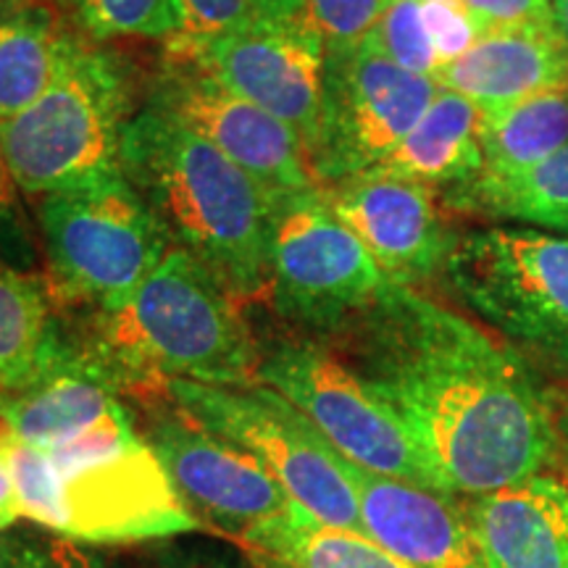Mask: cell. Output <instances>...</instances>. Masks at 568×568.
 I'll list each match as a JSON object with an SVG mask.
<instances>
[{
	"label": "cell",
	"mask_w": 568,
	"mask_h": 568,
	"mask_svg": "<svg viewBox=\"0 0 568 568\" xmlns=\"http://www.w3.org/2000/svg\"><path fill=\"white\" fill-rule=\"evenodd\" d=\"M332 339L403 418L447 495H487L552 466L545 389L471 316L389 284Z\"/></svg>",
	"instance_id": "obj_1"
},
{
	"label": "cell",
	"mask_w": 568,
	"mask_h": 568,
	"mask_svg": "<svg viewBox=\"0 0 568 568\" xmlns=\"http://www.w3.org/2000/svg\"><path fill=\"white\" fill-rule=\"evenodd\" d=\"M119 166L169 243L240 305L266 301L272 201L237 163L145 101L126 124Z\"/></svg>",
	"instance_id": "obj_2"
},
{
	"label": "cell",
	"mask_w": 568,
	"mask_h": 568,
	"mask_svg": "<svg viewBox=\"0 0 568 568\" xmlns=\"http://www.w3.org/2000/svg\"><path fill=\"white\" fill-rule=\"evenodd\" d=\"M243 305L180 247L122 301L90 308L80 337L122 395H163L166 382L261 385V343Z\"/></svg>",
	"instance_id": "obj_3"
},
{
	"label": "cell",
	"mask_w": 568,
	"mask_h": 568,
	"mask_svg": "<svg viewBox=\"0 0 568 568\" xmlns=\"http://www.w3.org/2000/svg\"><path fill=\"white\" fill-rule=\"evenodd\" d=\"M9 447L21 518L42 531L80 545H130L203 529L145 437L74 466H55L45 450L17 437Z\"/></svg>",
	"instance_id": "obj_4"
},
{
	"label": "cell",
	"mask_w": 568,
	"mask_h": 568,
	"mask_svg": "<svg viewBox=\"0 0 568 568\" xmlns=\"http://www.w3.org/2000/svg\"><path fill=\"white\" fill-rule=\"evenodd\" d=\"M34 213L45 276L61 305L122 301L172 247L122 166L38 197Z\"/></svg>",
	"instance_id": "obj_5"
},
{
	"label": "cell",
	"mask_w": 568,
	"mask_h": 568,
	"mask_svg": "<svg viewBox=\"0 0 568 568\" xmlns=\"http://www.w3.org/2000/svg\"><path fill=\"white\" fill-rule=\"evenodd\" d=\"M134 111L130 71L111 53L80 40L53 88L0 124V148L21 195L38 201L119 169Z\"/></svg>",
	"instance_id": "obj_6"
},
{
	"label": "cell",
	"mask_w": 568,
	"mask_h": 568,
	"mask_svg": "<svg viewBox=\"0 0 568 568\" xmlns=\"http://www.w3.org/2000/svg\"><path fill=\"white\" fill-rule=\"evenodd\" d=\"M163 395L190 422L251 453L290 500L316 521L364 531L351 464L272 387H213L176 379L166 382Z\"/></svg>",
	"instance_id": "obj_7"
},
{
	"label": "cell",
	"mask_w": 568,
	"mask_h": 568,
	"mask_svg": "<svg viewBox=\"0 0 568 568\" xmlns=\"http://www.w3.org/2000/svg\"><path fill=\"white\" fill-rule=\"evenodd\" d=\"M258 382L293 403L351 464L445 493L395 408L322 339L287 337L261 345Z\"/></svg>",
	"instance_id": "obj_8"
},
{
	"label": "cell",
	"mask_w": 568,
	"mask_h": 568,
	"mask_svg": "<svg viewBox=\"0 0 568 568\" xmlns=\"http://www.w3.org/2000/svg\"><path fill=\"white\" fill-rule=\"evenodd\" d=\"M389 284L322 187L274 197L268 301L284 322L332 339L364 316Z\"/></svg>",
	"instance_id": "obj_9"
},
{
	"label": "cell",
	"mask_w": 568,
	"mask_h": 568,
	"mask_svg": "<svg viewBox=\"0 0 568 568\" xmlns=\"http://www.w3.org/2000/svg\"><path fill=\"white\" fill-rule=\"evenodd\" d=\"M443 280L497 335L568 361V237L529 226L464 232Z\"/></svg>",
	"instance_id": "obj_10"
},
{
	"label": "cell",
	"mask_w": 568,
	"mask_h": 568,
	"mask_svg": "<svg viewBox=\"0 0 568 568\" xmlns=\"http://www.w3.org/2000/svg\"><path fill=\"white\" fill-rule=\"evenodd\" d=\"M439 84L387 59L372 38L326 51L322 111L308 166L318 187L379 169L414 130Z\"/></svg>",
	"instance_id": "obj_11"
},
{
	"label": "cell",
	"mask_w": 568,
	"mask_h": 568,
	"mask_svg": "<svg viewBox=\"0 0 568 568\" xmlns=\"http://www.w3.org/2000/svg\"><path fill=\"white\" fill-rule=\"evenodd\" d=\"M166 55L193 61L234 95L272 113L301 138L308 155L322 111L326 45L301 0H280L197 51Z\"/></svg>",
	"instance_id": "obj_12"
},
{
	"label": "cell",
	"mask_w": 568,
	"mask_h": 568,
	"mask_svg": "<svg viewBox=\"0 0 568 568\" xmlns=\"http://www.w3.org/2000/svg\"><path fill=\"white\" fill-rule=\"evenodd\" d=\"M163 400L166 406L148 408L142 437L203 529L240 539L295 506L251 453L190 422L166 395Z\"/></svg>",
	"instance_id": "obj_13"
},
{
	"label": "cell",
	"mask_w": 568,
	"mask_h": 568,
	"mask_svg": "<svg viewBox=\"0 0 568 568\" xmlns=\"http://www.w3.org/2000/svg\"><path fill=\"white\" fill-rule=\"evenodd\" d=\"M145 101L216 145L264 190L268 201L318 187L301 138L193 61L166 55Z\"/></svg>",
	"instance_id": "obj_14"
},
{
	"label": "cell",
	"mask_w": 568,
	"mask_h": 568,
	"mask_svg": "<svg viewBox=\"0 0 568 568\" xmlns=\"http://www.w3.org/2000/svg\"><path fill=\"white\" fill-rule=\"evenodd\" d=\"M322 193L389 282L418 287L443 276L460 232L435 190L379 166Z\"/></svg>",
	"instance_id": "obj_15"
},
{
	"label": "cell",
	"mask_w": 568,
	"mask_h": 568,
	"mask_svg": "<svg viewBox=\"0 0 568 568\" xmlns=\"http://www.w3.org/2000/svg\"><path fill=\"white\" fill-rule=\"evenodd\" d=\"M351 464V460H347ZM361 524L410 568H489L479 535L456 495L382 477L351 464Z\"/></svg>",
	"instance_id": "obj_16"
},
{
	"label": "cell",
	"mask_w": 568,
	"mask_h": 568,
	"mask_svg": "<svg viewBox=\"0 0 568 568\" xmlns=\"http://www.w3.org/2000/svg\"><path fill=\"white\" fill-rule=\"evenodd\" d=\"M122 406V389L80 332L59 337L27 385L0 395V426L21 443L53 450Z\"/></svg>",
	"instance_id": "obj_17"
},
{
	"label": "cell",
	"mask_w": 568,
	"mask_h": 568,
	"mask_svg": "<svg viewBox=\"0 0 568 568\" xmlns=\"http://www.w3.org/2000/svg\"><path fill=\"white\" fill-rule=\"evenodd\" d=\"M481 111H497L539 92L568 88V38L558 24H527L485 32L468 51L435 74Z\"/></svg>",
	"instance_id": "obj_18"
},
{
	"label": "cell",
	"mask_w": 568,
	"mask_h": 568,
	"mask_svg": "<svg viewBox=\"0 0 568 568\" xmlns=\"http://www.w3.org/2000/svg\"><path fill=\"white\" fill-rule=\"evenodd\" d=\"M489 568H568V479L556 471L466 503Z\"/></svg>",
	"instance_id": "obj_19"
},
{
	"label": "cell",
	"mask_w": 568,
	"mask_h": 568,
	"mask_svg": "<svg viewBox=\"0 0 568 568\" xmlns=\"http://www.w3.org/2000/svg\"><path fill=\"white\" fill-rule=\"evenodd\" d=\"M382 169L426 184L437 197L466 187L485 172V111L458 92L439 88Z\"/></svg>",
	"instance_id": "obj_20"
},
{
	"label": "cell",
	"mask_w": 568,
	"mask_h": 568,
	"mask_svg": "<svg viewBox=\"0 0 568 568\" xmlns=\"http://www.w3.org/2000/svg\"><path fill=\"white\" fill-rule=\"evenodd\" d=\"M80 45L53 9L32 0L0 3V124L38 103Z\"/></svg>",
	"instance_id": "obj_21"
},
{
	"label": "cell",
	"mask_w": 568,
	"mask_h": 568,
	"mask_svg": "<svg viewBox=\"0 0 568 568\" xmlns=\"http://www.w3.org/2000/svg\"><path fill=\"white\" fill-rule=\"evenodd\" d=\"M439 203L450 216L514 222L568 237V145L524 172H481L466 187L439 197Z\"/></svg>",
	"instance_id": "obj_22"
},
{
	"label": "cell",
	"mask_w": 568,
	"mask_h": 568,
	"mask_svg": "<svg viewBox=\"0 0 568 568\" xmlns=\"http://www.w3.org/2000/svg\"><path fill=\"white\" fill-rule=\"evenodd\" d=\"M237 542L255 568H410L366 531L329 527L297 506Z\"/></svg>",
	"instance_id": "obj_23"
},
{
	"label": "cell",
	"mask_w": 568,
	"mask_h": 568,
	"mask_svg": "<svg viewBox=\"0 0 568 568\" xmlns=\"http://www.w3.org/2000/svg\"><path fill=\"white\" fill-rule=\"evenodd\" d=\"M59 332L48 276L17 268L0 255V395L38 374Z\"/></svg>",
	"instance_id": "obj_24"
},
{
	"label": "cell",
	"mask_w": 568,
	"mask_h": 568,
	"mask_svg": "<svg viewBox=\"0 0 568 568\" xmlns=\"http://www.w3.org/2000/svg\"><path fill=\"white\" fill-rule=\"evenodd\" d=\"M568 145V88L485 111V172L514 174Z\"/></svg>",
	"instance_id": "obj_25"
},
{
	"label": "cell",
	"mask_w": 568,
	"mask_h": 568,
	"mask_svg": "<svg viewBox=\"0 0 568 568\" xmlns=\"http://www.w3.org/2000/svg\"><path fill=\"white\" fill-rule=\"evenodd\" d=\"M95 40H174L176 0H69Z\"/></svg>",
	"instance_id": "obj_26"
},
{
	"label": "cell",
	"mask_w": 568,
	"mask_h": 568,
	"mask_svg": "<svg viewBox=\"0 0 568 568\" xmlns=\"http://www.w3.org/2000/svg\"><path fill=\"white\" fill-rule=\"evenodd\" d=\"M368 38L400 69L435 80L439 71V59L435 45H432L429 30H426L422 0H395V3H387L385 13L376 21L374 32Z\"/></svg>",
	"instance_id": "obj_27"
},
{
	"label": "cell",
	"mask_w": 568,
	"mask_h": 568,
	"mask_svg": "<svg viewBox=\"0 0 568 568\" xmlns=\"http://www.w3.org/2000/svg\"><path fill=\"white\" fill-rule=\"evenodd\" d=\"M280 0H176V34L166 53H190L237 30Z\"/></svg>",
	"instance_id": "obj_28"
},
{
	"label": "cell",
	"mask_w": 568,
	"mask_h": 568,
	"mask_svg": "<svg viewBox=\"0 0 568 568\" xmlns=\"http://www.w3.org/2000/svg\"><path fill=\"white\" fill-rule=\"evenodd\" d=\"M0 568H122L88 545L55 537L51 531H3Z\"/></svg>",
	"instance_id": "obj_29"
},
{
	"label": "cell",
	"mask_w": 568,
	"mask_h": 568,
	"mask_svg": "<svg viewBox=\"0 0 568 568\" xmlns=\"http://www.w3.org/2000/svg\"><path fill=\"white\" fill-rule=\"evenodd\" d=\"M305 17L324 40L326 51L361 45L374 32L387 0H301Z\"/></svg>",
	"instance_id": "obj_30"
},
{
	"label": "cell",
	"mask_w": 568,
	"mask_h": 568,
	"mask_svg": "<svg viewBox=\"0 0 568 568\" xmlns=\"http://www.w3.org/2000/svg\"><path fill=\"white\" fill-rule=\"evenodd\" d=\"M0 255L17 268L38 272L40 245L32 219L24 209V195L13 182L3 148H0Z\"/></svg>",
	"instance_id": "obj_31"
},
{
	"label": "cell",
	"mask_w": 568,
	"mask_h": 568,
	"mask_svg": "<svg viewBox=\"0 0 568 568\" xmlns=\"http://www.w3.org/2000/svg\"><path fill=\"white\" fill-rule=\"evenodd\" d=\"M422 9L439 69L460 59L485 34L460 0H422Z\"/></svg>",
	"instance_id": "obj_32"
},
{
	"label": "cell",
	"mask_w": 568,
	"mask_h": 568,
	"mask_svg": "<svg viewBox=\"0 0 568 568\" xmlns=\"http://www.w3.org/2000/svg\"><path fill=\"white\" fill-rule=\"evenodd\" d=\"M193 535L161 539L153 545L151 568H255L247 556L219 545L190 539Z\"/></svg>",
	"instance_id": "obj_33"
},
{
	"label": "cell",
	"mask_w": 568,
	"mask_h": 568,
	"mask_svg": "<svg viewBox=\"0 0 568 568\" xmlns=\"http://www.w3.org/2000/svg\"><path fill=\"white\" fill-rule=\"evenodd\" d=\"M481 32L527 24H558L552 0H460Z\"/></svg>",
	"instance_id": "obj_34"
},
{
	"label": "cell",
	"mask_w": 568,
	"mask_h": 568,
	"mask_svg": "<svg viewBox=\"0 0 568 568\" xmlns=\"http://www.w3.org/2000/svg\"><path fill=\"white\" fill-rule=\"evenodd\" d=\"M545 403H548L550 437H552V466L558 474L568 479V376L545 389Z\"/></svg>",
	"instance_id": "obj_35"
},
{
	"label": "cell",
	"mask_w": 568,
	"mask_h": 568,
	"mask_svg": "<svg viewBox=\"0 0 568 568\" xmlns=\"http://www.w3.org/2000/svg\"><path fill=\"white\" fill-rule=\"evenodd\" d=\"M9 443H11L9 432L0 426V535H3V531H11L19 521H24L19 508L17 481H13Z\"/></svg>",
	"instance_id": "obj_36"
},
{
	"label": "cell",
	"mask_w": 568,
	"mask_h": 568,
	"mask_svg": "<svg viewBox=\"0 0 568 568\" xmlns=\"http://www.w3.org/2000/svg\"><path fill=\"white\" fill-rule=\"evenodd\" d=\"M552 11H556L558 27L564 30V34L568 38V0H552Z\"/></svg>",
	"instance_id": "obj_37"
},
{
	"label": "cell",
	"mask_w": 568,
	"mask_h": 568,
	"mask_svg": "<svg viewBox=\"0 0 568 568\" xmlns=\"http://www.w3.org/2000/svg\"><path fill=\"white\" fill-rule=\"evenodd\" d=\"M387 3H395V0H387Z\"/></svg>",
	"instance_id": "obj_38"
},
{
	"label": "cell",
	"mask_w": 568,
	"mask_h": 568,
	"mask_svg": "<svg viewBox=\"0 0 568 568\" xmlns=\"http://www.w3.org/2000/svg\"><path fill=\"white\" fill-rule=\"evenodd\" d=\"M0 3H6V0H0Z\"/></svg>",
	"instance_id": "obj_39"
}]
</instances>
